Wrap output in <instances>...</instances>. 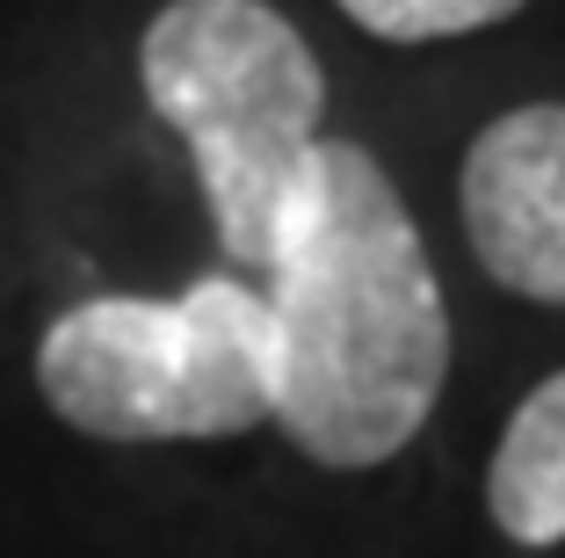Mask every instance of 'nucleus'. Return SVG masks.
Instances as JSON below:
<instances>
[{"label": "nucleus", "mask_w": 565, "mask_h": 558, "mask_svg": "<svg viewBox=\"0 0 565 558\" xmlns=\"http://www.w3.org/2000/svg\"><path fill=\"white\" fill-rule=\"evenodd\" d=\"M486 515L522 551L565 544V370H551L508 413L493 472H486Z\"/></svg>", "instance_id": "39448f33"}, {"label": "nucleus", "mask_w": 565, "mask_h": 558, "mask_svg": "<svg viewBox=\"0 0 565 558\" xmlns=\"http://www.w3.org/2000/svg\"><path fill=\"white\" fill-rule=\"evenodd\" d=\"M276 421L327 472H370L428 428L449 378V305L377 152L319 138L268 262Z\"/></svg>", "instance_id": "f257e3e1"}, {"label": "nucleus", "mask_w": 565, "mask_h": 558, "mask_svg": "<svg viewBox=\"0 0 565 558\" xmlns=\"http://www.w3.org/2000/svg\"><path fill=\"white\" fill-rule=\"evenodd\" d=\"M36 392L95 443H211L276 421V319L247 276L87 297L36 341Z\"/></svg>", "instance_id": "7ed1b4c3"}, {"label": "nucleus", "mask_w": 565, "mask_h": 558, "mask_svg": "<svg viewBox=\"0 0 565 558\" xmlns=\"http://www.w3.org/2000/svg\"><path fill=\"white\" fill-rule=\"evenodd\" d=\"M465 232L500 291L565 305V102H522L471 138Z\"/></svg>", "instance_id": "20e7f679"}, {"label": "nucleus", "mask_w": 565, "mask_h": 558, "mask_svg": "<svg viewBox=\"0 0 565 558\" xmlns=\"http://www.w3.org/2000/svg\"><path fill=\"white\" fill-rule=\"evenodd\" d=\"M530 0H341V15L363 22L384 44H435V36H471L508 22Z\"/></svg>", "instance_id": "423d86ee"}, {"label": "nucleus", "mask_w": 565, "mask_h": 558, "mask_svg": "<svg viewBox=\"0 0 565 558\" xmlns=\"http://www.w3.org/2000/svg\"><path fill=\"white\" fill-rule=\"evenodd\" d=\"M146 102L196 160L217 246L268 269L319 146L327 81L319 59L268 0H167L138 44Z\"/></svg>", "instance_id": "f03ea898"}]
</instances>
